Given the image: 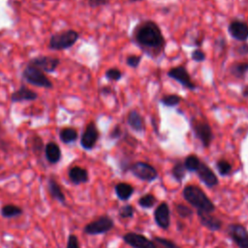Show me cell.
Returning a JSON list of instances; mask_svg holds the SVG:
<instances>
[{
	"instance_id": "cell-41",
	"label": "cell",
	"mask_w": 248,
	"mask_h": 248,
	"mask_svg": "<svg viewBox=\"0 0 248 248\" xmlns=\"http://www.w3.org/2000/svg\"><path fill=\"white\" fill-rule=\"evenodd\" d=\"M236 52L239 55H248V43H242L240 46L236 47Z\"/></svg>"
},
{
	"instance_id": "cell-21",
	"label": "cell",
	"mask_w": 248,
	"mask_h": 248,
	"mask_svg": "<svg viewBox=\"0 0 248 248\" xmlns=\"http://www.w3.org/2000/svg\"><path fill=\"white\" fill-rule=\"evenodd\" d=\"M47 191L53 200L57 201L62 204L66 203L65 194L63 193L59 183L56 181L55 178L50 177L47 179Z\"/></svg>"
},
{
	"instance_id": "cell-7",
	"label": "cell",
	"mask_w": 248,
	"mask_h": 248,
	"mask_svg": "<svg viewBox=\"0 0 248 248\" xmlns=\"http://www.w3.org/2000/svg\"><path fill=\"white\" fill-rule=\"evenodd\" d=\"M128 170L133 173V175L146 182L154 181L158 177L157 170L146 162H135L129 166Z\"/></svg>"
},
{
	"instance_id": "cell-24",
	"label": "cell",
	"mask_w": 248,
	"mask_h": 248,
	"mask_svg": "<svg viewBox=\"0 0 248 248\" xmlns=\"http://www.w3.org/2000/svg\"><path fill=\"white\" fill-rule=\"evenodd\" d=\"M230 73L234 78L243 79L248 73V61L233 62L230 67Z\"/></svg>"
},
{
	"instance_id": "cell-32",
	"label": "cell",
	"mask_w": 248,
	"mask_h": 248,
	"mask_svg": "<svg viewBox=\"0 0 248 248\" xmlns=\"http://www.w3.org/2000/svg\"><path fill=\"white\" fill-rule=\"evenodd\" d=\"M157 200L156 198L154 197V195L148 193L146 195H143L141 196L140 199H139V204L140 207L142 208H151L155 203H156Z\"/></svg>"
},
{
	"instance_id": "cell-37",
	"label": "cell",
	"mask_w": 248,
	"mask_h": 248,
	"mask_svg": "<svg viewBox=\"0 0 248 248\" xmlns=\"http://www.w3.org/2000/svg\"><path fill=\"white\" fill-rule=\"evenodd\" d=\"M205 53L201 48H195L191 52V59L195 62H203L205 60Z\"/></svg>"
},
{
	"instance_id": "cell-27",
	"label": "cell",
	"mask_w": 248,
	"mask_h": 248,
	"mask_svg": "<svg viewBox=\"0 0 248 248\" xmlns=\"http://www.w3.org/2000/svg\"><path fill=\"white\" fill-rule=\"evenodd\" d=\"M183 101V98L178 94H167L160 99V103L165 107L173 108L179 105Z\"/></svg>"
},
{
	"instance_id": "cell-3",
	"label": "cell",
	"mask_w": 248,
	"mask_h": 248,
	"mask_svg": "<svg viewBox=\"0 0 248 248\" xmlns=\"http://www.w3.org/2000/svg\"><path fill=\"white\" fill-rule=\"evenodd\" d=\"M79 38L78 31L74 29L64 30L50 36L48 48L51 50H65L72 47Z\"/></svg>"
},
{
	"instance_id": "cell-1",
	"label": "cell",
	"mask_w": 248,
	"mask_h": 248,
	"mask_svg": "<svg viewBox=\"0 0 248 248\" xmlns=\"http://www.w3.org/2000/svg\"><path fill=\"white\" fill-rule=\"evenodd\" d=\"M132 41L148 56H160L166 47V39L161 27L152 19L140 20L132 31Z\"/></svg>"
},
{
	"instance_id": "cell-14",
	"label": "cell",
	"mask_w": 248,
	"mask_h": 248,
	"mask_svg": "<svg viewBox=\"0 0 248 248\" xmlns=\"http://www.w3.org/2000/svg\"><path fill=\"white\" fill-rule=\"evenodd\" d=\"M196 172H197L200 180L205 186H207L209 188H212V187H215L216 185H218L219 181H218V178H217L216 174L210 169V167L208 165H206L205 163L201 162V164H200Z\"/></svg>"
},
{
	"instance_id": "cell-42",
	"label": "cell",
	"mask_w": 248,
	"mask_h": 248,
	"mask_svg": "<svg viewBox=\"0 0 248 248\" xmlns=\"http://www.w3.org/2000/svg\"><path fill=\"white\" fill-rule=\"evenodd\" d=\"M100 92L102 95H105V96H108V95H110L112 94L113 90L111 87L109 86H103L101 89H100Z\"/></svg>"
},
{
	"instance_id": "cell-2",
	"label": "cell",
	"mask_w": 248,
	"mask_h": 248,
	"mask_svg": "<svg viewBox=\"0 0 248 248\" xmlns=\"http://www.w3.org/2000/svg\"><path fill=\"white\" fill-rule=\"evenodd\" d=\"M182 196L187 202L197 209V212L212 213L215 205L206 194L196 185H187L182 191Z\"/></svg>"
},
{
	"instance_id": "cell-31",
	"label": "cell",
	"mask_w": 248,
	"mask_h": 248,
	"mask_svg": "<svg viewBox=\"0 0 248 248\" xmlns=\"http://www.w3.org/2000/svg\"><path fill=\"white\" fill-rule=\"evenodd\" d=\"M152 240L155 242L156 248H180L175 242L165 237L155 236Z\"/></svg>"
},
{
	"instance_id": "cell-11",
	"label": "cell",
	"mask_w": 248,
	"mask_h": 248,
	"mask_svg": "<svg viewBox=\"0 0 248 248\" xmlns=\"http://www.w3.org/2000/svg\"><path fill=\"white\" fill-rule=\"evenodd\" d=\"M228 235L238 246V248H248V230L241 224H231L228 229Z\"/></svg>"
},
{
	"instance_id": "cell-13",
	"label": "cell",
	"mask_w": 248,
	"mask_h": 248,
	"mask_svg": "<svg viewBox=\"0 0 248 248\" xmlns=\"http://www.w3.org/2000/svg\"><path fill=\"white\" fill-rule=\"evenodd\" d=\"M228 32L235 41L245 43L248 40V23L239 19H234L229 23Z\"/></svg>"
},
{
	"instance_id": "cell-25",
	"label": "cell",
	"mask_w": 248,
	"mask_h": 248,
	"mask_svg": "<svg viewBox=\"0 0 248 248\" xmlns=\"http://www.w3.org/2000/svg\"><path fill=\"white\" fill-rule=\"evenodd\" d=\"M0 213L4 218H14L20 216L23 213V209L18 205L8 203L1 207Z\"/></svg>"
},
{
	"instance_id": "cell-4",
	"label": "cell",
	"mask_w": 248,
	"mask_h": 248,
	"mask_svg": "<svg viewBox=\"0 0 248 248\" xmlns=\"http://www.w3.org/2000/svg\"><path fill=\"white\" fill-rule=\"evenodd\" d=\"M190 125L196 138L202 142V146L208 148L214 138L212 128L208 121L204 118L193 117L190 121Z\"/></svg>"
},
{
	"instance_id": "cell-10",
	"label": "cell",
	"mask_w": 248,
	"mask_h": 248,
	"mask_svg": "<svg viewBox=\"0 0 248 248\" xmlns=\"http://www.w3.org/2000/svg\"><path fill=\"white\" fill-rule=\"evenodd\" d=\"M100 138L99 129L94 121H90L85 126L81 137H80V145L85 150H92Z\"/></svg>"
},
{
	"instance_id": "cell-38",
	"label": "cell",
	"mask_w": 248,
	"mask_h": 248,
	"mask_svg": "<svg viewBox=\"0 0 248 248\" xmlns=\"http://www.w3.org/2000/svg\"><path fill=\"white\" fill-rule=\"evenodd\" d=\"M66 248H80L78 238L76 234H69L68 239H67V244Z\"/></svg>"
},
{
	"instance_id": "cell-43",
	"label": "cell",
	"mask_w": 248,
	"mask_h": 248,
	"mask_svg": "<svg viewBox=\"0 0 248 248\" xmlns=\"http://www.w3.org/2000/svg\"><path fill=\"white\" fill-rule=\"evenodd\" d=\"M242 95H243L244 97H248V86H246V87L243 88V90H242Z\"/></svg>"
},
{
	"instance_id": "cell-15",
	"label": "cell",
	"mask_w": 248,
	"mask_h": 248,
	"mask_svg": "<svg viewBox=\"0 0 248 248\" xmlns=\"http://www.w3.org/2000/svg\"><path fill=\"white\" fill-rule=\"evenodd\" d=\"M154 220L157 226L167 230L170 224V211L167 202H161L154 210Z\"/></svg>"
},
{
	"instance_id": "cell-12",
	"label": "cell",
	"mask_w": 248,
	"mask_h": 248,
	"mask_svg": "<svg viewBox=\"0 0 248 248\" xmlns=\"http://www.w3.org/2000/svg\"><path fill=\"white\" fill-rule=\"evenodd\" d=\"M123 240L133 248H156V244L152 239L137 232H131L125 233L123 235Z\"/></svg>"
},
{
	"instance_id": "cell-36",
	"label": "cell",
	"mask_w": 248,
	"mask_h": 248,
	"mask_svg": "<svg viewBox=\"0 0 248 248\" xmlns=\"http://www.w3.org/2000/svg\"><path fill=\"white\" fill-rule=\"evenodd\" d=\"M140 62H141V56H140V55L131 54L126 57V64L130 68H134V69L138 68L140 66Z\"/></svg>"
},
{
	"instance_id": "cell-26",
	"label": "cell",
	"mask_w": 248,
	"mask_h": 248,
	"mask_svg": "<svg viewBox=\"0 0 248 248\" xmlns=\"http://www.w3.org/2000/svg\"><path fill=\"white\" fill-rule=\"evenodd\" d=\"M28 140H29L28 144H29V146H30L31 151H32L35 155H37V156L40 157V156L42 155L44 149H45V144H44L43 139H42L40 136H38V135H34V136L29 137Z\"/></svg>"
},
{
	"instance_id": "cell-22",
	"label": "cell",
	"mask_w": 248,
	"mask_h": 248,
	"mask_svg": "<svg viewBox=\"0 0 248 248\" xmlns=\"http://www.w3.org/2000/svg\"><path fill=\"white\" fill-rule=\"evenodd\" d=\"M134 190V187L126 182H119L114 186L115 194L120 201H128L132 197Z\"/></svg>"
},
{
	"instance_id": "cell-30",
	"label": "cell",
	"mask_w": 248,
	"mask_h": 248,
	"mask_svg": "<svg viewBox=\"0 0 248 248\" xmlns=\"http://www.w3.org/2000/svg\"><path fill=\"white\" fill-rule=\"evenodd\" d=\"M216 169H217L219 174L222 176L229 175L232 170V167L231 163L225 159H219L216 162Z\"/></svg>"
},
{
	"instance_id": "cell-40",
	"label": "cell",
	"mask_w": 248,
	"mask_h": 248,
	"mask_svg": "<svg viewBox=\"0 0 248 248\" xmlns=\"http://www.w3.org/2000/svg\"><path fill=\"white\" fill-rule=\"evenodd\" d=\"M111 0H87V4L90 8H99L110 3Z\"/></svg>"
},
{
	"instance_id": "cell-34",
	"label": "cell",
	"mask_w": 248,
	"mask_h": 248,
	"mask_svg": "<svg viewBox=\"0 0 248 248\" xmlns=\"http://www.w3.org/2000/svg\"><path fill=\"white\" fill-rule=\"evenodd\" d=\"M175 211L181 218H189L194 213L193 209H191L189 206L182 204V203L175 204Z\"/></svg>"
},
{
	"instance_id": "cell-44",
	"label": "cell",
	"mask_w": 248,
	"mask_h": 248,
	"mask_svg": "<svg viewBox=\"0 0 248 248\" xmlns=\"http://www.w3.org/2000/svg\"><path fill=\"white\" fill-rule=\"evenodd\" d=\"M130 3H136V2H141V1H144V0H128Z\"/></svg>"
},
{
	"instance_id": "cell-8",
	"label": "cell",
	"mask_w": 248,
	"mask_h": 248,
	"mask_svg": "<svg viewBox=\"0 0 248 248\" xmlns=\"http://www.w3.org/2000/svg\"><path fill=\"white\" fill-rule=\"evenodd\" d=\"M167 76L170 78L176 80L179 84H181L184 88H186L188 90L194 91L197 89V85L194 83L187 69L183 65H179L177 67L170 68L167 72Z\"/></svg>"
},
{
	"instance_id": "cell-19",
	"label": "cell",
	"mask_w": 248,
	"mask_h": 248,
	"mask_svg": "<svg viewBox=\"0 0 248 248\" xmlns=\"http://www.w3.org/2000/svg\"><path fill=\"white\" fill-rule=\"evenodd\" d=\"M198 217L200 219L201 224L205 227L207 230L211 232H217L222 227V221L214 216L211 213H204V212H197Z\"/></svg>"
},
{
	"instance_id": "cell-20",
	"label": "cell",
	"mask_w": 248,
	"mask_h": 248,
	"mask_svg": "<svg viewBox=\"0 0 248 248\" xmlns=\"http://www.w3.org/2000/svg\"><path fill=\"white\" fill-rule=\"evenodd\" d=\"M46 160L49 164H57L62 157V152L59 145L55 141H48L44 149Z\"/></svg>"
},
{
	"instance_id": "cell-5",
	"label": "cell",
	"mask_w": 248,
	"mask_h": 248,
	"mask_svg": "<svg viewBox=\"0 0 248 248\" xmlns=\"http://www.w3.org/2000/svg\"><path fill=\"white\" fill-rule=\"evenodd\" d=\"M22 78L27 83L36 87H42L45 89H51L53 87L52 81L43 71L27 64L22 71Z\"/></svg>"
},
{
	"instance_id": "cell-17",
	"label": "cell",
	"mask_w": 248,
	"mask_h": 248,
	"mask_svg": "<svg viewBox=\"0 0 248 248\" xmlns=\"http://www.w3.org/2000/svg\"><path fill=\"white\" fill-rule=\"evenodd\" d=\"M68 177L74 185L84 184L89 180V174L87 170L80 166H74L70 168L68 170Z\"/></svg>"
},
{
	"instance_id": "cell-33",
	"label": "cell",
	"mask_w": 248,
	"mask_h": 248,
	"mask_svg": "<svg viewBox=\"0 0 248 248\" xmlns=\"http://www.w3.org/2000/svg\"><path fill=\"white\" fill-rule=\"evenodd\" d=\"M105 77H106L107 79H108L110 81H118V80H120L122 78L123 74L117 68H109V69H108L106 71Z\"/></svg>"
},
{
	"instance_id": "cell-16",
	"label": "cell",
	"mask_w": 248,
	"mask_h": 248,
	"mask_svg": "<svg viewBox=\"0 0 248 248\" xmlns=\"http://www.w3.org/2000/svg\"><path fill=\"white\" fill-rule=\"evenodd\" d=\"M39 98V95L36 91L28 88L25 84H21L17 90L14 91L11 94L12 103H21V102H31L36 101Z\"/></svg>"
},
{
	"instance_id": "cell-9",
	"label": "cell",
	"mask_w": 248,
	"mask_h": 248,
	"mask_svg": "<svg viewBox=\"0 0 248 248\" xmlns=\"http://www.w3.org/2000/svg\"><path fill=\"white\" fill-rule=\"evenodd\" d=\"M60 59L58 57L47 56V55H39L31 58L27 65L38 68L44 73H53L56 71L58 66L60 65Z\"/></svg>"
},
{
	"instance_id": "cell-35",
	"label": "cell",
	"mask_w": 248,
	"mask_h": 248,
	"mask_svg": "<svg viewBox=\"0 0 248 248\" xmlns=\"http://www.w3.org/2000/svg\"><path fill=\"white\" fill-rule=\"evenodd\" d=\"M135 209L131 204H125L121 206L118 210V215L122 219H127V218H132L134 216Z\"/></svg>"
},
{
	"instance_id": "cell-23",
	"label": "cell",
	"mask_w": 248,
	"mask_h": 248,
	"mask_svg": "<svg viewBox=\"0 0 248 248\" xmlns=\"http://www.w3.org/2000/svg\"><path fill=\"white\" fill-rule=\"evenodd\" d=\"M78 138V130L74 127H64L59 131V139L65 144H70L77 141Z\"/></svg>"
},
{
	"instance_id": "cell-28",
	"label": "cell",
	"mask_w": 248,
	"mask_h": 248,
	"mask_svg": "<svg viewBox=\"0 0 248 248\" xmlns=\"http://www.w3.org/2000/svg\"><path fill=\"white\" fill-rule=\"evenodd\" d=\"M201 162L202 161L200 160V158L198 156H196L195 154H190L185 158L183 165H184L186 170L193 172V171H197Z\"/></svg>"
},
{
	"instance_id": "cell-29",
	"label": "cell",
	"mask_w": 248,
	"mask_h": 248,
	"mask_svg": "<svg viewBox=\"0 0 248 248\" xmlns=\"http://www.w3.org/2000/svg\"><path fill=\"white\" fill-rule=\"evenodd\" d=\"M171 173H172V176L174 177V179L177 181V182H181L183 180V178L185 177V174H186V169L183 165L182 162H176L172 169H171Z\"/></svg>"
},
{
	"instance_id": "cell-39",
	"label": "cell",
	"mask_w": 248,
	"mask_h": 248,
	"mask_svg": "<svg viewBox=\"0 0 248 248\" xmlns=\"http://www.w3.org/2000/svg\"><path fill=\"white\" fill-rule=\"evenodd\" d=\"M109 139L111 140H118L123 136V130L121 128V126L119 125H115L109 132Z\"/></svg>"
},
{
	"instance_id": "cell-6",
	"label": "cell",
	"mask_w": 248,
	"mask_h": 248,
	"mask_svg": "<svg viewBox=\"0 0 248 248\" xmlns=\"http://www.w3.org/2000/svg\"><path fill=\"white\" fill-rule=\"evenodd\" d=\"M114 227V221L108 215L99 216L83 228V232L88 235H98L108 232Z\"/></svg>"
},
{
	"instance_id": "cell-18",
	"label": "cell",
	"mask_w": 248,
	"mask_h": 248,
	"mask_svg": "<svg viewBox=\"0 0 248 248\" xmlns=\"http://www.w3.org/2000/svg\"><path fill=\"white\" fill-rule=\"evenodd\" d=\"M127 125L134 131L138 133H141L144 131V118L143 116L136 109H131L126 118Z\"/></svg>"
}]
</instances>
